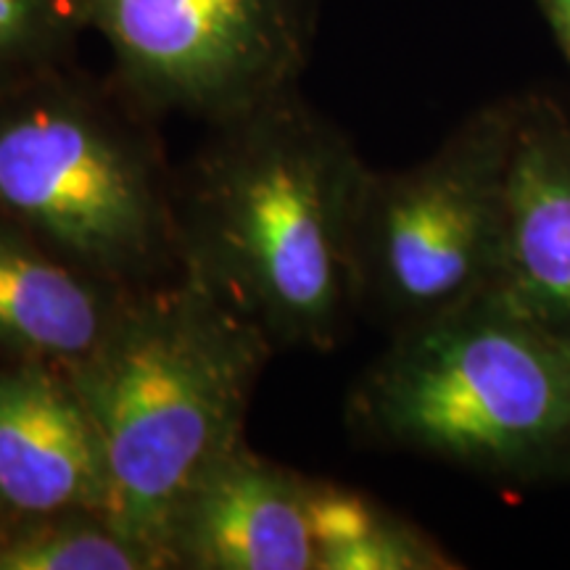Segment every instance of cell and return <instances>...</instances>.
<instances>
[{
  "mask_svg": "<svg viewBox=\"0 0 570 570\" xmlns=\"http://www.w3.org/2000/svg\"><path fill=\"white\" fill-rule=\"evenodd\" d=\"M212 130L177 183L180 262L275 348L331 352L360 312L356 230L373 169L298 88Z\"/></svg>",
  "mask_w": 570,
  "mask_h": 570,
  "instance_id": "obj_1",
  "label": "cell"
},
{
  "mask_svg": "<svg viewBox=\"0 0 570 570\" xmlns=\"http://www.w3.org/2000/svg\"><path fill=\"white\" fill-rule=\"evenodd\" d=\"M273 341L190 265L135 291L104 344L63 370L101 436L106 518L167 562L177 510L244 444Z\"/></svg>",
  "mask_w": 570,
  "mask_h": 570,
  "instance_id": "obj_2",
  "label": "cell"
},
{
  "mask_svg": "<svg viewBox=\"0 0 570 570\" xmlns=\"http://www.w3.org/2000/svg\"><path fill=\"white\" fill-rule=\"evenodd\" d=\"M348 420L373 444L510 487L570 481V346L489 288L391 333Z\"/></svg>",
  "mask_w": 570,
  "mask_h": 570,
  "instance_id": "obj_3",
  "label": "cell"
},
{
  "mask_svg": "<svg viewBox=\"0 0 570 570\" xmlns=\"http://www.w3.org/2000/svg\"><path fill=\"white\" fill-rule=\"evenodd\" d=\"M142 114L63 67L0 90V217L127 291L180 267L177 183Z\"/></svg>",
  "mask_w": 570,
  "mask_h": 570,
  "instance_id": "obj_4",
  "label": "cell"
},
{
  "mask_svg": "<svg viewBox=\"0 0 570 570\" xmlns=\"http://www.w3.org/2000/svg\"><path fill=\"white\" fill-rule=\"evenodd\" d=\"M520 98L483 106L402 173H370L356 230L360 309L404 331L497 288Z\"/></svg>",
  "mask_w": 570,
  "mask_h": 570,
  "instance_id": "obj_5",
  "label": "cell"
},
{
  "mask_svg": "<svg viewBox=\"0 0 570 570\" xmlns=\"http://www.w3.org/2000/svg\"><path fill=\"white\" fill-rule=\"evenodd\" d=\"M114 80L146 114L219 125L296 88L312 0H85Z\"/></svg>",
  "mask_w": 570,
  "mask_h": 570,
  "instance_id": "obj_6",
  "label": "cell"
},
{
  "mask_svg": "<svg viewBox=\"0 0 570 570\" xmlns=\"http://www.w3.org/2000/svg\"><path fill=\"white\" fill-rule=\"evenodd\" d=\"M109 504L98 428L63 370L0 365V515L6 523Z\"/></svg>",
  "mask_w": 570,
  "mask_h": 570,
  "instance_id": "obj_7",
  "label": "cell"
},
{
  "mask_svg": "<svg viewBox=\"0 0 570 570\" xmlns=\"http://www.w3.org/2000/svg\"><path fill=\"white\" fill-rule=\"evenodd\" d=\"M312 487L244 441L185 497L167 539L169 568L317 570Z\"/></svg>",
  "mask_w": 570,
  "mask_h": 570,
  "instance_id": "obj_8",
  "label": "cell"
},
{
  "mask_svg": "<svg viewBox=\"0 0 570 570\" xmlns=\"http://www.w3.org/2000/svg\"><path fill=\"white\" fill-rule=\"evenodd\" d=\"M570 346V114L520 96L499 285Z\"/></svg>",
  "mask_w": 570,
  "mask_h": 570,
  "instance_id": "obj_9",
  "label": "cell"
},
{
  "mask_svg": "<svg viewBox=\"0 0 570 570\" xmlns=\"http://www.w3.org/2000/svg\"><path fill=\"white\" fill-rule=\"evenodd\" d=\"M135 291L69 265L0 217V354L71 370L109 336Z\"/></svg>",
  "mask_w": 570,
  "mask_h": 570,
  "instance_id": "obj_10",
  "label": "cell"
},
{
  "mask_svg": "<svg viewBox=\"0 0 570 570\" xmlns=\"http://www.w3.org/2000/svg\"><path fill=\"white\" fill-rule=\"evenodd\" d=\"M312 520L317 570H439L458 562L407 520L391 515L370 497L315 481Z\"/></svg>",
  "mask_w": 570,
  "mask_h": 570,
  "instance_id": "obj_11",
  "label": "cell"
},
{
  "mask_svg": "<svg viewBox=\"0 0 570 570\" xmlns=\"http://www.w3.org/2000/svg\"><path fill=\"white\" fill-rule=\"evenodd\" d=\"M0 570H167L159 554L101 512L6 523Z\"/></svg>",
  "mask_w": 570,
  "mask_h": 570,
  "instance_id": "obj_12",
  "label": "cell"
},
{
  "mask_svg": "<svg viewBox=\"0 0 570 570\" xmlns=\"http://www.w3.org/2000/svg\"><path fill=\"white\" fill-rule=\"evenodd\" d=\"M82 30L85 0H0V90L63 67Z\"/></svg>",
  "mask_w": 570,
  "mask_h": 570,
  "instance_id": "obj_13",
  "label": "cell"
},
{
  "mask_svg": "<svg viewBox=\"0 0 570 570\" xmlns=\"http://www.w3.org/2000/svg\"><path fill=\"white\" fill-rule=\"evenodd\" d=\"M544 19L550 21L554 38L560 42V51L570 67V0H537Z\"/></svg>",
  "mask_w": 570,
  "mask_h": 570,
  "instance_id": "obj_14",
  "label": "cell"
}]
</instances>
